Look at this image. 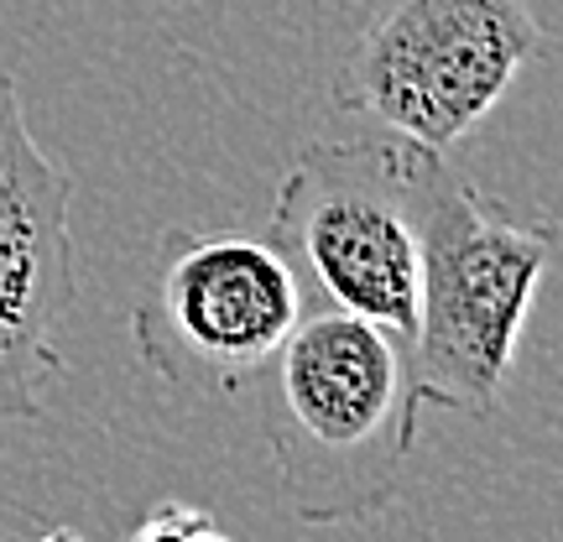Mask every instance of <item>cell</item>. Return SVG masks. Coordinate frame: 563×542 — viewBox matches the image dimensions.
<instances>
[{
    "mask_svg": "<svg viewBox=\"0 0 563 542\" xmlns=\"http://www.w3.org/2000/svg\"><path fill=\"white\" fill-rule=\"evenodd\" d=\"M266 370V439L298 522L350 527L402 501L422 412L407 334L361 313L313 308Z\"/></svg>",
    "mask_w": 563,
    "mask_h": 542,
    "instance_id": "1",
    "label": "cell"
},
{
    "mask_svg": "<svg viewBox=\"0 0 563 542\" xmlns=\"http://www.w3.org/2000/svg\"><path fill=\"white\" fill-rule=\"evenodd\" d=\"M422 157L428 146L376 131L355 141H313L282 173L266 235L323 308L412 334Z\"/></svg>",
    "mask_w": 563,
    "mask_h": 542,
    "instance_id": "3",
    "label": "cell"
},
{
    "mask_svg": "<svg viewBox=\"0 0 563 542\" xmlns=\"http://www.w3.org/2000/svg\"><path fill=\"white\" fill-rule=\"evenodd\" d=\"M131 542H235L220 527L214 511H203L194 501H162L146 522L131 532Z\"/></svg>",
    "mask_w": 563,
    "mask_h": 542,
    "instance_id": "7",
    "label": "cell"
},
{
    "mask_svg": "<svg viewBox=\"0 0 563 542\" xmlns=\"http://www.w3.org/2000/svg\"><path fill=\"white\" fill-rule=\"evenodd\" d=\"M16 542H84L74 527H47V532H37V538H16Z\"/></svg>",
    "mask_w": 563,
    "mask_h": 542,
    "instance_id": "8",
    "label": "cell"
},
{
    "mask_svg": "<svg viewBox=\"0 0 563 542\" xmlns=\"http://www.w3.org/2000/svg\"><path fill=\"white\" fill-rule=\"evenodd\" d=\"M543 47L538 0H376L334 74V104L449 152L490 121Z\"/></svg>",
    "mask_w": 563,
    "mask_h": 542,
    "instance_id": "4",
    "label": "cell"
},
{
    "mask_svg": "<svg viewBox=\"0 0 563 542\" xmlns=\"http://www.w3.org/2000/svg\"><path fill=\"white\" fill-rule=\"evenodd\" d=\"M74 173L26 125L21 84L0 74V422L42 418L68 376L53 329L79 292Z\"/></svg>",
    "mask_w": 563,
    "mask_h": 542,
    "instance_id": "6",
    "label": "cell"
},
{
    "mask_svg": "<svg viewBox=\"0 0 563 542\" xmlns=\"http://www.w3.org/2000/svg\"><path fill=\"white\" fill-rule=\"evenodd\" d=\"M302 313L308 287L272 235L162 230L131 340L157 381L224 397L262 376Z\"/></svg>",
    "mask_w": 563,
    "mask_h": 542,
    "instance_id": "5",
    "label": "cell"
},
{
    "mask_svg": "<svg viewBox=\"0 0 563 542\" xmlns=\"http://www.w3.org/2000/svg\"><path fill=\"white\" fill-rule=\"evenodd\" d=\"M418 323L407 334L418 397L460 418H490L559 251V224L553 214H517L449 167L443 152H428L418 173Z\"/></svg>",
    "mask_w": 563,
    "mask_h": 542,
    "instance_id": "2",
    "label": "cell"
}]
</instances>
